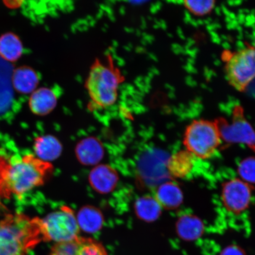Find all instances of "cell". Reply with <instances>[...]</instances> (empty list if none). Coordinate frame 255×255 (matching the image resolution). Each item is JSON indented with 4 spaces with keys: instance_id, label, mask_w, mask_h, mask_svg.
<instances>
[{
    "instance_id": "obj_1",
    "label": "cell",
    "mask_w": 255,
    "mask_h": 255,
    "mask_svg": "<svg viewBox=\"0 0 255 255\" xmlns=\"http://www.w3.org/2000/svg\"><path fill=\"white\" fill-rule=\"evenodd\" d=\"M11 161L0 155V194L9 198L12 194L21 196L43 184L53 172L49 162L31 154L15 156Z\"/></svg>"
},
{
    "instance_id": "obj_2",
    "label": "cell",
    "mask_w": 255,
    "mask_h": 255,
    "mask_svg": "<svg viewBox=\"0 0 255 255\" xmlns=\"http://www.w3.org/2000/svg\"><path fill=\"white\" fill-rule=\"evenodd\" d=\"M125 81L124 75L109 54L103 59H96L85 83L91 106L105 109L116 104L120 86Z\"/></svg>"
},
{
    "instance_id": "obj_3",
    "label": "cell",
    "mask_w": 255,
    "mask_h": 255,
    "mask_svg": "<svg viewBox=\"0 0 255 255\" xmlns=\"http://www.w3.org/2000/svg\"><path fill=\"white\" fill-rule=\"evenodd\" d=\"M42 241L40 218L7 215L0 221V255H27Z\"/></svg>"
},
{
    "instance_id": "obj_4",
    "label": "cell",
    "mask_w": 255,
    "mask_h": 255,
    "mask_svg": "<svg viewBox=\"0 0 255 255\" xmlns=\"http://www.w3.org/2000/svg\"><path fill=\"white\" fill-rule=\"evenodd\" d=\"M221 140V132L218 126L209 120H194L185 130L184 144L186 150L196 158L212 157L218 151Z\"/></svg>"
},
{
    "instance_id": "obj_5",
    "label": "cell",
    "mask_w": 255,
    "mask_h": 255,
    "mask_svg": "<svg viewBox=\"0 0 255 255\" xmlns=\"http://www.w3.org/2000/svg\"><path fill=\"white\" fill-rule=\"evenodd\" d=\"M43 241L56 244L78 238L80 231L77 218L69 207L64 206L41 219Z\"/></svg>"
},
{
    "instance_id": "obj_6",
    "label": "cell",
    "mask_w": 255,
    "mask_h": 255,
    "mask_svg": "<svg viewBox=\"0 0 255 255\" xmlns=\"http://www.w3.org/2000/svg\"><path fill=\"white\" fill-rule=\"evenodd\" d=\"M226 78L236 90L242 92L255 79V49L245 47L232 52L226 57Z\"/></svg>"
},
{
    "instance_id": "obj_7",
    "label": "cell",
    "mask_w": 255,
    "mask_h": 255,
    "mask_svg": "<svg viewBox=\"0 0 255 255\" xmlns=\"http://www.w3.org/2000/svg\"><path fill=\"white\" fill-rule=\"evenodd\" d=\"M222 198L228 211L238 214L245 211L251 203L252 191L248 183L240 179H232L223 185Z\"/></svg>"
},
{
    "instance_id": "obj_8",
    "label": "cell",
    "mask_w": 255,
    "mask_h": 255,
    "mask_svg": "<svg viewBox=\"0 0 255 255\" xmlns=\"http://www.w3.org/2000/svg\"><path fill=\"white\" fill-rule=\"evenodd\" d=\"M50 255H108L100 243L92 239L78 237L56 244Z\"/></svg>"
},
{
    "instance_id": "obj_9",
    "label": "cell",
    "mask_w": 255,
    "mask_h": 255,
    "mask_svg": "<svg viewBox=\"0 0 255 255\" xmlns=\"http://www.w3.org/2000/svg\"><path fill=\"white\" fill-rule=\"evenodd\" d=\"M57 104L56 94L52 89L41 88L33 92L29 100V107L33 113L44 116L55 109Z\"/></svg>"
},
{
    "instance_id": "obj_10",
    "label": "cell",
    "mask_w": 255,
    "mask_h": 255,
    "mask_svg": "<svg viewBox=\"0 0 255 255\" xmlns=\"http://www.w3.org/2000/svg\"><path fill=\"white\" fill-rule=\"evenodd\" d=\"M196 158L189 151L184 149L174 153L167 162L168 173L174 178H186L194 170Z\"/></svg>"
},
{
    "instance_id": "obj_11",
    "label": "cell",
    "mask_w": 255,
    "mask_h": 255,
    "mask_svg": "<svg viewBox=\"0 0 255 255\" xmlns=\"http://www.w3.org/2000/svg\"><path fill=\"white\" fill-rule=\"evenodd\" d=\"M183 193L180 187L173 183H165L158 188L155 199L162 208L174 209L183 201Z\"/></svg>"
},
{
    "instance_id": "obj_12",
    "label": "cell",
    "mask_w": 255,
    "mask_h": 255,
    "mask_svg": "<svg viewBox=\"0 0 255 255\" xmlns=\"http://www.w3.org/2000/svg\"><path fill=\"white\" fill-rule=\"evenodd\" d=\"M12 82L16 91L21 94H28L36 90L39 78L37 73L33 69L22 66L14 71Z\"/></svg>"
},
{
    "instance_id": "obj_13",
    "label": "cell",
    "mask_w": 255,
    "mask_h": 255,
    "mask_svg": "<svg viewBox=\"0 0 255 255\" xmlns=\"http://www.w3.org/2000/svg\"><path fill=\"white\" fill-rule=\"evenodd\" d=\"M34 149L39 158L49 162L56 159L61 154L62 145L55 136L45 135L35 139Z\"/></svg>"
},
{
    "instance_id": "obj_14",
    "label": "cell",
    "mask_w": 255,
    "mask_h": 255,
    "mask_svg": "<svg viewBox=\"0 0 255 255\" xmlns=\"http://www.w3.org/2000/svg\"><path fill=\"white\" fill-rule=\"evenodd\" d=\"M118 180L115 171L106 165L95 168L90 174V182L95 190L106 193L113 189Z\"/></svg>"
},
{
    "instance_id": "obj_15",
    "label": "cell",
    "mask_w": 255,
    "mask_h": 255,
    "mask_svg": "<svg viewBox=\"0 0 255 255\" xmlns=\"http://www.w3.org/2000/svg\"><path fill=\"white\" fill-rule=\"evenodd\" d=\"M23 52L21 41L14 34L8 33L0 37V56L2 58L9 62H15Z\"/></svg>"
},
{
    "instance_id": "obj_16",
    "label": "cell",
    "mask_w": 255,
    "mask_h": 255,
    "mask_svg": "<svg viewBox=\"0 0 255 255\" xmlns=\"http://www.w3.org/2000/svg\"><path fill=\"white\" fill-rule=\"evenodd\" d=\"M177 229L181 238L186 241H194L202 235L203 225L198 219L186 216L180 219Z\"/></svg>"
},
{
    "instance_id": "obj_17",
    "label": "cell",
    "mask_w": 255,
    "mask_h": 255,
    "mask_svg": "<svg viewBox=\"0 0 255 255\" xmlns=\"http://www.w3.org/2000/svg\"><path fill=\"white\" fill-rule=\"evenodd\" d=\"M162 207L157 201L150 197H143L137 200L135 210L137 215L145 221H155L160 215Z\"/></svg>"
},
{
    "instance_id": "obj_18",
    "label": "cell",
    "mask_w": 255,
    "mask_h": 255,
    "mask_svg": "<svg viewBox=\"0 0 255 255\" xmlns=\"http://www.w3.org/2000/svg\"><path fill=\"white\" fill-rule=\"evenodd\" d=\"M79 228L89 233L100 230L103 225L101 213L94 208H84L80 211L77 218Z\"/></svg>"
},
{
    "instance_id": "obj_19",
    "label": "cell",
    "mask_w": 255,
    "mask_h": 255,
    "mask_svg": "<svg viewBox=\"0 0 255 255\" xmlns=\"http://www.w3.org/2000/svg\"><path fill=\"white\" fill-rule=\"evenodd\" d=\"M78 153L81 160L85 163H94L101 157L100 144L94 139H88L79 145Z\"/></svg>"
},
{
    "instance_id": "obj_20",
    "label": "cell",
    "mask_w": 255,
    "mask_h": 255,
    "mask_svg": "<svg viewBox=\"0 0 255 255\" xmlns=\"http://www.w3.org/2000/svg\"><path fill=\"white\" fill-rule=\"evenodd\" d=\"M183 4L190 13L203 17L211 13L215 7L216 1L214 0H186L183 1Z\"/></svg>"
},
{
    "instance_id": "obj_21",
    "label": "cell",
    "mask_w": 255,
    "mask_h": 255,
    "mask_svg": "<svg viewBox=\"0 0 255 255\" xmlns=\"http://www.w3.org/2000/svg\"><path fill=\"white\" fill-rule=\"evenodd\" d=\"M239 173L246 183H255V158H248L239 165Z\"/></svg>"
},
{
    "instance_id": "obj_22",
    "label": "cell",
    "mask_w": 255,
    "mask_h": 255,
    "mask_svg": "<svg viewBox=\"0 0 255 255\" xmlns=\"http://www.w3.org/2000/svg\"><path fill=\"white\" fill-rule=\"evenodd\" d=\"M221 255H245V253L237 246H230L225 249Z\"/></svg>"
},
{
    "instance_id": "obj_23",
    "label": "cell",
    "mask_w": 255,
    "mask_h": 255,
    "mask_svg": "<svg viewBox=\"0 0 255 255\" xmlns=\"http://www.w3.org/2000/svg\"><path fill=\"white\" fill-rule=\"evenodd\" d=\"M253 47L255 48V41H254V46Z\"/></svg>"
}]
</instances>
